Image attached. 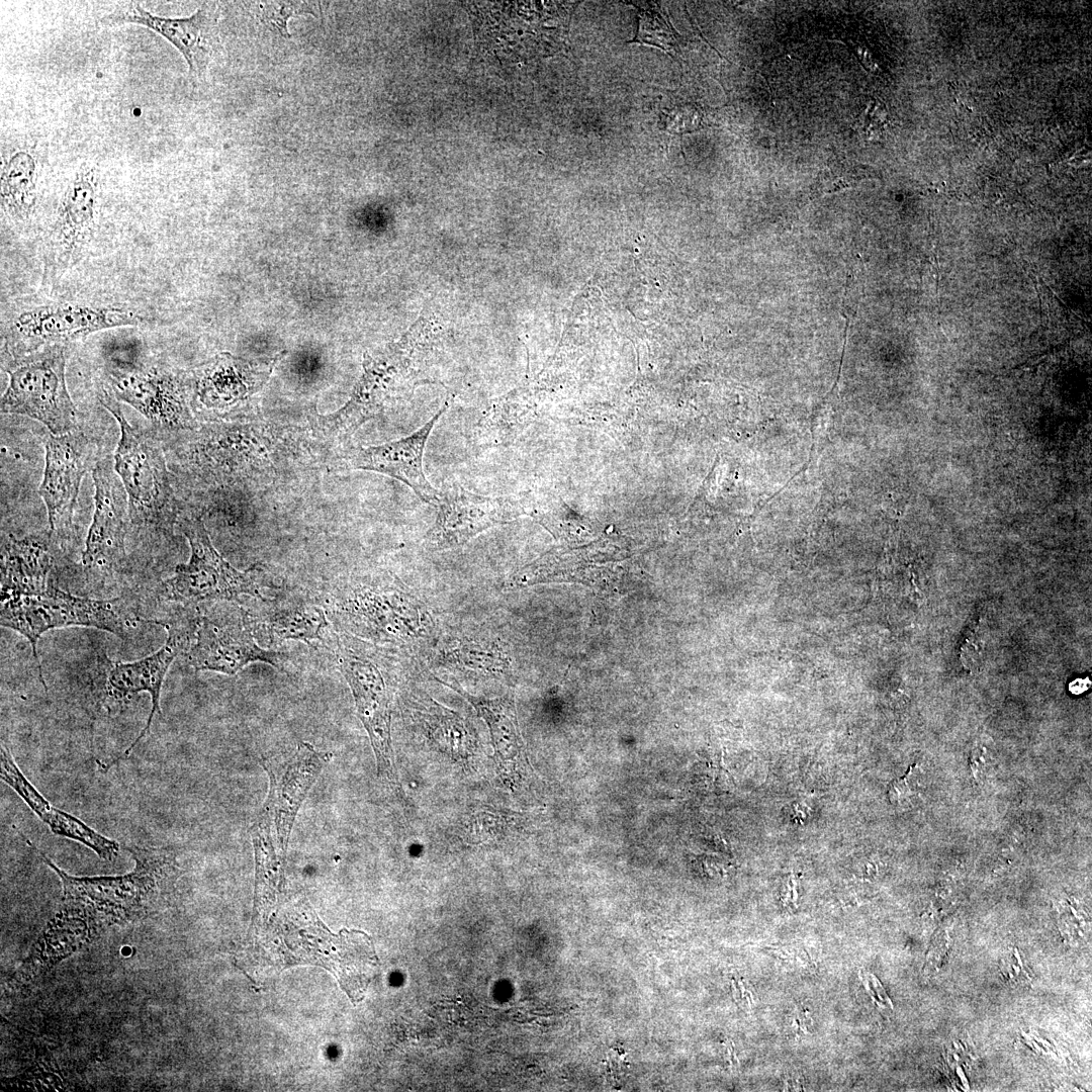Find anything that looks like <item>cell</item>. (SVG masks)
Segmentation results:
<instances>
[{
  "label": "cell",
  "instance_id": "1",
  "mask_svg": "<svg viewBox=\"0 0 1092 1092\" xmlns=\"http://www.w3.org/2000/svg\"><path fill=\"white\" fill-rule=\"evenodd\" d=\"M63 884L64 913L118 921L152 909L176 876L174 852L167 848L123 845L135 860L134 870L115 877H73L58 868L33 844Z\"/></svg>",
  "mask_w": 1092,
  "mask_h": 1092
},
{
  "label": "cell",
  "instance_id": "2",
  "mask_svg": "<svg viewBox=\"0 0 1092 1092\" xmlns=\"http://www.w3.org/2000/svg\"><path fill=\"white\" fill-rule=\"evenodd\" d=\"M0 623L31 644L39 680L48 690L38 659L37 643L43 633L70 626L93 627L125 640L145 622L121 598L95 600L74 596L50 583L32 594L1 595Z\"/></svg>",
  "mask_w": 1092,
  "mask_h": 1092
},
{
  "label": "cell",
  "instance_id": "3",
  "mask_svg": "<svg viewBox=\"0 0 1092 1092\" xmlns=\"http://www.w3.org/2000/svg\"><path fill=\"white\" fill-rule=\"evenodd\" d=\"M98 398L119 425L113 465L127 495L129 523L171 535L177 504L159 441L150 432L127 422L109 390L101 388Z\"/></svg>",
  "mask_w": 1092,
  "mask_h": 1092
},
{
  "label": "cell",
  "instance_id": "4",
  "mask_svg": "<svg viewBox=\"0 0 1092 1092\" xmlns=\"http://www.w3.org/2000/svg\"><path fill=\"white\" fill-rule=\"evenodd\" d=\"M470 12L480 42L503 60L549 57L566 42L569 12L561 2H476Z\"/></svg>",
  "mask_w": 1092,
  "mask_h": 1092
},
{
  "label": "cell",
  "instance_id": "5",
  "mask_svg": "<svg viewBox=\"0 0 1092 1092\" xmlns=\"http://www.w3.org/2000/svg\"><path fill=\"white\" fill-rule=\"evenodd\" d=\"M168 633L165 643L154 653L129 662H114L100 654L90 674V693L100 708L111 712L125 705L140 693L151 696L152 709L146 726L124 752L108 767L126 758L136 744L150 732L156 713L161 714V692L165 676L175 658L189 650L195 638L198 616L187 612L169 621H155Z\"/></svg>",
  "mask_w": 1092,
  "mask_h": 1092
},
{
  "label": "cell",
  "instance_id": "6",
  "mask_svg": "<svg viewBox=\"0 0 1092 1092\" xmlns=\"http://www.w3.org/2000/svg\"><path fill=\"white\" fill-rule=\"evenodd\" d=\"M1 412L31 418L53 435L76 430L79 413L66 383V345L55 344L9 356Z\"/></svg>",
  "mask_w": 1092,
  "mask_h": 1092
},
{
  "label": "cell",
  "instance_id": "7",
  "mask_svg": "<svg viewBox=\"0 0 1092 1092\" xmlns=\"http://www.w3.org/2000/svg\"><path fill=\"white\" fill-rule=\"evenodd\" d=\"M146 317L120 304L51 302L24 308L5 325V351L18 356L43 346L64 344L119 327L140 326Z\"/></svg>",
  "mask_w": 1092,
  "mask_h": 1092
},
{
  "label": "cell",
  "instance_id": "8",
  "mask_svg": "<svg viewBox=\"0 0 1092 1092\" xmlns=\"http://www.w3.org/2000/svg\"><path fill=\"white\" fill-rule=\"evenodd\" d=\"M331 598L333 616L354 635L392 644L423 635L419 604L399 585L349 583L334 590Z\"/></svg>",
  "mask_w": 1092,
  "mask_h": 1092
},
{
  "label": "cell",
  "instance_id": "9",
  "mask_svg": "<svg viewBox=\"0 0 1092 1092\" xmlns=\"http://www.w3.org/2000/svg\"><path fill=\"white\" fill-rule=\"evenodd\" d=\"M181 530L190 545V558L162 582V594L182 606L206 601H234L242 595L260 596V570L240 571L214 548L200 518L184 519Z\"/></svg>",
  "mask_w": 1092,
  "mask_h": 1092
},
{
  "label": "cell",
  "instance_id": "10",
  "mask_svg": "<svg viewBox=\"0 0 1092 1092\" xmlns=\"http://www.w3.org/2000/svg\"><path fill=\"white\" fill-rule=\"evenodd\" d=\"M304 927L299 928L286 917L299 937L293 963H310L330 970L354 1004L361 1001L378 966V958L370 937L361 931L342 930L330 933L306 901L295 904Z\"/></svg>",
  "mask_w": 1092,
  "mask_h": 1092
},
{
  "label": "cell",
  "instance_id": "11",
  "mask_svg": "<svg viewBox=\"0 0 1092 1092\" xmlns=\"http://www.w3.org/2000/svg\"><path fill=\"white\" fill-rule=\"evenodd\" d=\"M195 670L236 674L252 662L262 661L283 668L284 654L262 648L256 641L247 614L239 608H223L198 616L195 641L188 650Z\"/></svg>",
  "mask_w": 1092,
  "mask_h": 1092
},
{
  "label": "cell",
  "instance_id": "12",
  "mask_svg": "<svg viewBox=\"0 0 1092 1092\" xmlns=\"http://www.w3.org/2000/svg\"><path fill=\"white\" fill-rule=\"evenodd\" d=\"M337 666L352 692L357 714L375 755L378 776L396 782L391 745V692L384 672L369 656L339 641Z\"/></svg>",
  "mask_w": 1092,
  "mask_h": 1092
},
{
  "label": "cell",
  "instance_id": "13",
  "mask_svg": "<svg viewBox=\"0 0 1092 1092\" xmlns=\"http://www.w3.org/2000/svg\"><path fill=\"white\" fill-rule=\"evenodd\" d=\"M98 180L80 169L67 185L43 246V281L53 283L83 257L94 232Z\"/></svg>",
  "mask_w": 1092,
  "mask_h": 1092
},
{
  "label": "cell",
  "instance_id": "14",
  "mask_svg": "<svg viewBox=\"0 0 1092 1092\" xmlns=\"http://www.w3.org/2000/svg\"><path fill=\"white\" fill-rule=\"evenodd\" d=\"M94 513L82 564L88 575L111 573L125 565V536L129 523L128 500L113 460L105 458L92 468Z\"/></svg>",
  "mask_w": 1092,
  "mask_h": 1092
},
{
  "label": "cell",
  "instance_id": "15",
  "mask_svg": "<svg viewBox=\"0 0 1092 1092\" xmlns=\"http://www.w3.org/2000/svg\"><path fill=\"white\" fill-rule=\"evenodd\" d=\"M42 480L38 493L48 512L50 533L60 534L72 523L81 481L91 467L92 445L74 430L47 439Z\"/></svg>",
  "mask_w": 1092,
  "mask_h": 1092
},
{
  "label": "cell",
  "instance_id": "16",
  "mask_svg": "<svg viewBox=\"0 0 1092 1092\" xmlns=\"http://www.w3.org/2000/svg\"><path fill=\"white\" fill-rule=\"evenodd\" d=\"M435 523L424 539L425 546L431 550L462 545L519 515V510L506 497L472 493L462 487L439 491Z\"/></svg>",
  "mask_w": 1092,
  "mask_h": 1092
},
{
  "label": "cell",
  "instance_id": "17",
  "mask_svg": "<svg viewBox=\"0 0 1092 1092\" xmlns=\"http://www.w3.org/2000/svg\"><path fill=\"white\" fill-rule=\"evenodd\" d=\"M110 393L157 426L188 429L194 424L180 381L165 369L133 367L108 372Z\"/></svg>",
  "mask_w": 1092,
  "mask_h": 1092
},
{
  "label": "cell",
  "instance_id": "18",
  "mask_svg": "<svg viewBox=\"0 0 1092 1092\" xmlns=\"http://www.w3.org/2000/svg\"><path fill=\"white\" fill-rule=\"evenodd\" d=\"M331 758L330 752L301 741L284 762L262 760L269 777V789L260 812L279 836L290 838L302 802Z\"/></svg>",
  "mask_w": 1092,
  "mask_h": 1092
},
{
  "label": "cell",
  "instance_id": "19",
  "mask_svg": "<svg viewBox=\"0 0 1092 1092\" xmlns=\"http://www.w3.org/2000/svg\"><path fill=\"white\" fill-rule=\"evenodd\" d=\"M100 22L109 26L134 23L150 28L181 53L189 73L194 76L204 73L218 46L217 17L215 11L206 5L183 18L154 15L141 5H134L107 14Z\"/></svg>",
  "mask_w": 1092,
  "mask_h": 1092
},
{
  "label": "cell",
  "instance_id": "20",
  "mask_svg": "<svg viewBox=\"0 0 1092 1092\" xmlns=\"http://www.w3.org/2000/svg\"><path fill=\"white\" fill-rule=\"evenodd\" d=\"M445 411L446 406H443L425 425L404 438L350 450L348 463L354 469L375 471L395 478L410 486L422 500L437 506L439 490L426 478L423 457L429 436Z\"/></svg>",
  "mask_w": 1092,
  "mask_h": 1092
},
{
  "label": "cell",
  "instance_id": "21",
  "mask_svg": "<svg viewBox=\"0 0 1092 1092\" xmlns=\"http://www.w3.org/2000/svg\"><path fill=\"white\" fill-rule=\"evenodd\" d=\"M1 781L8 785L26 805L46 823L51 831L78 841L97 855L110 860L119 850V843L100 834L72 814L55 807L26 779L17 766L10 750L1 741Z\"/></svg>",
  "mask_w": 1092,
  "mask_h": 1092
},
{
  "label": "cell",
  "instance_id": "22",
  "mask_svg": "<svg viewBox=\"0 0 1092 1092\" xmlns=\"http://www.w3.org/2000/svg\"><path fill=\"white\" fill-rule=\"evenodd\" d=\"M49 541L40 535L5 538L1 547V595L38 593L51 583L54 559Z\"/></svg>",
  "mask_w": 1092,
  "mask_h": 1092
},
{
  "label": "cell",
  "instance_id": "23",
  "mask_svg": "<svg viewBox=\"0 0 1092 1092\" xmlns=\"http://www.w3.org/2000/svg\"><path fill=\"white\" fill-rule=\"evenodd\" d=\"M465 698L485 721L493 747L494 761L500 779L514 778L521 752L514 704L509 697L483 698L463 690L455 681H442Z\"/></svg>",
  "mask_w": 1092,
  "mask_h": 1092
},
{
  "label": "cell",
  "instance_id": "24",
  "mask_svg": "<svg viewBox=\"0 0 1092 1092\" xmlns=\"http://www.w3.org/2000/svg\"><path fill=\"white\" fill-rule=\"evenodd\" d=\"M262 624L272 638L305 643L321 640L328 628L324 609L303 599L275 603L265 613Z\"/></svg>",
  "mask_w": 1092,
  "mask_h": 1092
},
{
  "label": "cell",
  "instance_id": "25",
  "mask_svg": "<svg viewBox=\"0 0 1092 1092\" xmlns=\"http://www.w3.org/2000/svg\"><path fill=\"white\" fill-rule=\"evenodd\" d=\"M36 161L26 151L15 152L1 168V206L16 220H27L36 203Z\"/></svg>",
  "mask_w": 1092,
  "mask_h": 1092
},
{
  "label": "cell",
  "instance_id": "26",
  "mask_svg": "<svg viewBox=\"0 0 1092 1092\" xmlns=\"http://www.w3.org/2000/svg\"><path fill=\"white\" fill-rule=\"evenodd\" d=\"M446 659L455 665L487 673H502L508 658L502 648L493 643L467 641L450 649Z\"/></svg>",
  "mask_w": 1092,
  "mask_h": 1092
},
{
  "label": "cell",
  "instance_id": "27",
  "mask_svg": "<svg viewBox=\"0 0 1092 1092\" xmlns=\"http://www.w3.org/2000/svg\"><path fill=\"white\" fill-rule=\"evenodd\" d=\"M632 4L638 10V30L631 42H640L657 47L667 53L673 51L676 46L675 31L665 19L657 5L650 2Z\"/></svg>",
  "mask_w": 1092,
  "mask_h": 1092
},
{
  "label": "cell",
  "instance_id": "28",
  "mask_svg": "<svg viewBox=\"0 0 1092 1092\" xmlns=\"http://www.w3.org/2000/svg\"><path fill=\"white\" fill-rule=\"evenodd\" d=\"M261 18L274 27H277L284 36H289L287 31V19L296 14L314 13V5L308 2H271L260 5Z\"/></svg>",
  "mask_w": 1092,
  "mask_h": 1092
},
{
  "label": "cell",
  "instance_id": "29",
  "mask_svg": "<svg viewBox=\"0 0 1092 1092\" xmlns=\"http://www.w3.org/2000/svg\"><path fill=\"white\" fill-rule=\"evenodd\" d=\"M916 767V764L910 765L907 772L889 785L888 798L890 802L895 806H901L907 804L912 798L916 797L919 793L918 788H914L912 782V775Z\"/></svg>",
  "mask_w": 1092,
  "mask_h": 1092
},
{
  "label": "cell",
  "instance_id": "30",
  "mask_svg": "<svg viewBox=\"0 0 1092 1092\" xmlns=\"http://www.w3.org/2000/svg\"><path fill=\"white\" fill-rule=\"evenodd\" d=\"M984 650L983 632L975 631L962 647L961 661L966 668L974 670L983 662Z\"/></svg>",
  "mask_w": 1092,
  "mask_h": 1092
},
{
  "label": "cell",
  "instance_id": "31",
  "mask_svg": "<svg viewBox=\"0 0 1092 1092\" xmlns=\"http://www.w3.org/2000/svg\"><path fill=\"white\" fill-rule=\"evenodd\" d=\"M1089 685H1090L1089 680L1079 679L1078 678V679H1076V680H1074L1073 682L1070 684V690L1074 694H1080V693L1084 692L1088 688Z\"/></svg>",
  "mask_w": 1092,
  "mask_h": 1092
},
{
  "label": "cell",
  "instance_id": "32",
  "mask_svg": "<svg viewBox=\"0 0 1092 1092\" xmlns=\"http://www.w3.org/2000/svg\"><path fill=\"white\" fill-rule=\"evenodd\" d=\"M860 978H861V976H860ZM861 980H862V982H863V985H864L866 989H867L868 991H870V988H869V986L867 985V982H866V981H864V980H863L862 978H861ZM869 993H870V995L872 996V999H873L874 1001H876V999L874 998L873 994H872L871 992H869ZM876 1003H877V1001H876Z\"/></svg>",
  "mask_w": 1092,
  "mask_h": 1092
}]
</instances>
